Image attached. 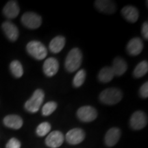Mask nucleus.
Instances as JSON below:
<instances>
[{"label":"nucleus","instance_id":"nucleus-22","mask_svg":"<svg viewBox=\"0 0 148 148\" xmlns=\"http://www.w3.org/2000/svg\"><path fill=\"white\" fill-rule=\"evenodd\" d=\"M11 73L15 77H21L23 74V69L21 62L18 60H13L10 64Z\"/></svg>","mask_w":148,"mask_h":148},{"label":"nucleus","instance_id":"nucleus-28","mask_svg":"<svg viewBox=\"0 0 148 148\" xmlns=\"http://www.w3.org/2000/svg\"><path fill=\"white\" fill-rule=\"evenodd\" d=\"M148 23L147 21H145V23L143 24V26H142V34L144 38L146 40L148 39Z\"/></svg>","mask_w":148,"mask_h":148},{"label":"nucleus","instance_id":"nucleus-17","mask_svg":"<svg viewBox=\"0 0 148 148\" xmlns=\"http://www.w3.org/2000/svg\"><path fill=\"white\" fill-rule=\"evenodd\" d=\"M20 8L15 1H9L3 8V13L8 18H14L19 14Z\"/></svg>","mask_w":148,"mask_h":148},{"label":"nucleus","instance_id":"nucleus-21","mask_svg":"<svg viewBox=\"0 0 148 148\" xmlns=\"http://www.w3.org/2000/svg\"><path fill=\"white\" fill-rule=\"evenodd\" d=\"M148 71V63L146 60L141 61L136 66L133 71V75L136 78L144 76Z\"/></svg>","mask_w":148,"mask_h":148},{"label":"nucleus","instance_id":"nucleus-18","mask_svg":"<svg viewBox=\"0 0 148 148\" xmlns=\"http://www.w3.org/2000/svg\"><path fill=\"white\" fill-rule=\"evenodd\" d=\"M112 71L114 74L117 76H121L125 73L127 69V64L124 59L116 57L112 62Z\"/></svg>","mask_w":148,"mask_h":148},{"label":"nucleus","instance_id":"nucleus-2","mask_svg":"<svg viewBox=\"0 0 148 148\" xmlns=\"http://www.w3.org/2000/svg\"><path fill=\"white\" fill-rule=\"evenodd\" d=\"M123 97L121 90L116 88H108L103 90L99 95V100L107 105H114L119 103Z\"/></svg>","mask_w":148,"mask_h":148},{"label":"nucleus","instance_id":"nucleus-14","mask_svg":"<svg viewBox=\"0 0 148 148\" xmlns=\"http://www.w3.org/2000/svg\"><path fill=\"white\" fill-rule=\"evenodd\" d=\"M2 29L7 38L11 41H16L18 37L17 27L10 21H5L2 23Z\"/></svg>","mask_w":148,"mask_h":148},{"label":"nucleus","instance_id":"nucleus-13","mask_svg":"<svg viewBox=\"0 0 148 148\" xmlns=\"http://www.w3.org/2000/svg\"><path fill=\"white\" fill-rule=\"evenodd\" d=\"M121 130L118 127H112L107 131L105 135V144L108 147L115 145L121 137Z\"/></svg>","mask_w":148,"mask_h":148},{"label":"nucleus","instance_id":"nucleus-16","mask_svg":"<svg viewBox=\"0 0 148 148\" xmlns=\"http://www.w3.org/2000/svg\"><path fill=\"white\" fill-rule=\"evenodd\" d=\"M121 14L127 21L135 23L137 21L139 12L138 9L132 5H127L121 9Z\"/></svg>","mask_w":148,"mask_h":148},{"label":"nucleus","instance_id":"nucleus-26","mask_svg":"<svg viewBox=\"0 0 148 148\" xmlns=\"http://www.w3.org/2000/svg\"><path fill=\"white\" fill-rule=\"evenodd\" d=\"M5 148H21V142L16 138H12L8 140Z\"/></svg>","mask_w":148,"mask_h":148},{"label":"nucleus","instance_id":"nucleus-4","mask_svg":"<svg viewBox=\"0 0 148 148\" xmlns=\"http://www.w3.org/2000/svg\"><path fill=\"white\" fill-rule=\"evenodd\" d=\"M26 50L31 56L38 60L45 58L47 56V48L38 40L29 42L26 46Z\"/></svg>","mask_w":148,"mask_h":148},{"label":"nucleus","instance_id":"nucleus-12","mask_svg":"<svg viewBox=\"0 0 148 148\" xmlns=\"http://www.w3.org/2000/svg\"><path fill=\"white\" fill-rule=\"evenodd\" d=\"M127 51L131 56H137L141 53L143 49V42L138 37H135L131 39L127 43Z\"/></svg>","mask_w":148,"mask_h":148},{"label":"nucleus","instance_id":"nucleus-3","mask_svg":"<svg viewBox=\"0 0 148 148\" xmlns=\"http://www.w3.org/2000/svg\"><path fill=\"white\" fill-rule=\"evenodd\" d=\"M45 93L41 89H36L29 99L25 102L24 107L27 112L35 113L39 110L40 107L43 102Z\"/></svg>","mask_w":148,"mask_h":148},{"label":"nucleus","instance_id":"nucleus-11","mask_svg":"<svg viewBox=\"0 0 148 148\" xmlns=\"http://www.w3.org/2000/svg\"><path fill=\"white\" fill-rule=\"evenodd\" d=\"M95 5L99 12L108 14H113L116 9L115 3L108 0H97L95 1Z\"/></svg>","mask_w":148,"mask_h":148},{"label":"nucleus","instance_id":"nucleus-15","mask_svg":"<svg viewBox=\"0 0 148 148\" xmlns=\"http://www.w3.org/2000/svg\"><path fill=\"white\" fill-rule=\"evenodd\" d=\"M3 124L5 126L14 130H18L21 128L23 125V119L21 116L16 114H9L5 116L3 119Z\"/></svg>","mask_w":148,"mask_h":148},{"label":"nucleus","instance_id":"nucleus-20","mask_svg":"<svg viewBox=\"0 0 148 148\" xmlns=\"http://www.w3.org/2000/svg\"><path fill=\"white\" fill-rule=\"evenodd\" d=\"M114 76V72L110 66H104L98 73V79L103 83L110 82Z\"/></svg>","mask_w":148,"mask_h":148},{"label":"nucleus","instance_id":"nucleus-1","mask_svg":"<svg viewBox=\"0 0 148 148\" xmlns=\"http://www.w3.org/2000/svg\"><path fill=\"white\" fill-rule=\"evenodd\" d=\"M82 61V53L80 49L77 47L72 49L69 51L65 59L64 66L66 71L70 73L75 71L81 66Z\"/></svg>","mask_w":148,"mask_h":148},{"label":"nucleus","instance_id":"nucleus-9","mask_svg":"<svg viewBox=\"0 0 148 148\" xmlns=\"http://www.w3.org/2000/svg\"><path fill=\"white\" fill-rule=\"evenodd\" d=\"M64 135L60 131H53L47 135L45 139L46 145L51 148H57L64 142Z\"/></svg>","mask_w":148,"mask_h":148},{"label":"nucleus","instance_id":"nucleus-8","mask_svg":"<svg viewBox=\"0 0 148 148\" xmlns=\"http://www.w3.org/2000/svg\"><path fill=\"white\" fill-rule=\"evenodd\" d=\"M65 138L70 145H77L82 143L85 138V132L81 128H73L66 133Z\"/></svg>","mask_w":148,"mask_h":148},{"label":"nucleus","instance_id":"nucleus-5","mask_svg":"<svg viewBox=\"0 0 148 148\" xmlns=\"http://www.w3.org/2000/svg\"><path fill=\"white\" fill-rule=\"evenodd\" d=\"M21 23L27 28L35 29L38 28L41 25L42 18L39 14L35 12H25L21 16Z\"/></svg>","mask_w":148,"mask_h":148},{"label":"nucleus","instance_id":"nucleus-27","mask_svg":"<svg viewBox=\"0 0 148 148\" xmlns=\"http://www.w3.org/2000/svg\"><path fill=\"white\" fill-rule=\"evenodd\" d=\"M140 95L143 98H147L148 97V82L145 83L142 85V86L140 88L139 90Z\"/></svg>","mask_w":148,"mask_h":148},{"label":"nucleus","instance_id":"nucleus-24","mask_svg":"<svg viewBox=\"0 0 148 148\" xmlns=\"http://www.w3.org/2000/svg\"><path fill=\"white\" fill-rule=\"evenodd\" d=\"M57 108V103L55 101H48L42 108V114L43 116H49L53 113Z\"/></svg>","mask_w":148,"mask_h":148},{"label":"nucleus","instance_id":"nucleus-19","mask_svg":"<svg viewBox=\"0 0 148 148\" xmlns=\"http://www.w3.org/2000/svg\"><path fill=\"white\" fill-rule=\"evenodd\" d=\"M64 45H65V38L62 36H57L51 40L49 48L51 52L58 53L62 51Z\"/></svg>","mask_w":148,"mask_h":148},{"label":"nucleus","instance_id":"nucleus-10","mask_svg":"<svg viewBox=\"0 0 148 148\" xmlns=\"http://www.w3.org/2000/svg\"><path fill=\"white\" fill-rule=\"evenodd\" d=\"M42 69L45 75L47 77H52L58 73L59 69V62L58 60L53 57L46 59L44 62Z\"/></svg>","mask_w":148,"mask_h":148},{"label":"nucleus","instance_id":"nucleus-7","mask_svg":"<svg viewBox=\"0 0 148 148\" xmlns=\"http://www.w3.org/2000/svg\"><path fill=\"white\" fill-rule=\"evenodd\" d=\"M77 116L81 121L88 123L94 121L97 118V112L92 106H84L77 110Z\"/></svg>","mask_w":148,"mask_h":148},{"label":"nucleus","instance_id":"nucleus-25","mask_svg":"<svg viewBox=\"0 0 148 148\" xmlns=\"http://www.w3.org/2000/svg\"><path fill=\"white\" fill-rule=\"evenodd\" d=\"M51 130V125L48 122H42L36 127V132L38 136H44L47 135Z\"/></svg>","mask_w":148,"mask_h":148},{"label":"nucleus","instance_id":"nucleus-23","mask_svg":"<svg viewBox=\"0 0 148 148\" xmlns=\"http://www.w3.org/2000/svg\"><path fill=\"white\" fill-rule=\"evenodd\" d=\"M85 79H86V71L84 69H80L77 71L75 75L73 77V84L75 87H79L84 84Z\"/></svg>","mask_w":148,"mask_h":148},{"label":"nucleus","instance_id":"nucleus-6","mask_svg":"<svg viewBox=\"0 0 148 148\" xmlns=\"http://www.w3.org/2000/svg\"><path fill=\"white\" fill-rule=\"evenodd\" d=\"M147 118L145 112L138 110L134 112L130 119V125L133 130H138L143 129L147 125Z\"/></svg>","mask_w":148,"mask_h":148}]
</instances>
